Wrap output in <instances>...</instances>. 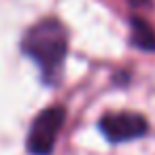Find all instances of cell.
Segmentation results:
<instances>
[{
    "mask_svg": "<svg viewBox=\"0 0 155 155\" xmlns=\"http://www.w3.org/2000/svg\"><path fill=\"white\" fill-rule=\"evenodd\" d=\"M100 132L110 142H127V140L140 138L147 132V119L130 110L108 113L100 119Z\"/></svg>",
    "mask_w": 155,
    "mask_h": 155,
    "instance_id": "obj_3",
    "label": "cell"
},
{
    "mask_svg": "<svg viewBox=\"0 0 155 155\" xmlns=\"http://www.w3.org/2000/svg\"><path fill=\"white\" fill-rule=\"evenodd\" d=\"M64 117L66 113L62 106H51V108H45L32 121V127L28 130V140H26V147L32 155H49L53 151L58 134L64 125Z\"/></svg>",
    "mask_w": 155,
    "mask_h": 155,
    "instance_id": "obj_2",
    "label": "cell"
},
{
    "mask_svg": "<svg viewBox=\"0 0 155 155\" xmlns=\"http://www.w3.org/2000/svg\"><path fill=\"white\" fill-rule=\"evenodd\" d=\"M21 49L32 62H36L45 77H53L64 64L68 51V32L58 19L45 17L30 26V30L24 34Z\"/></svg>",
    "mask_w": 155,
    "mask_h": 155,
    "instance_id": "obj_1",
    "label": "cell"
},
{
    "mask_svg": "<svg viewBox=\"0 0 155 155\" xmlns=\"http://www.w3.org/2000/svg\"><path fill=\"white\" fill-rule=\"evenodd\" d=\"M132 41L144 51H155V30L140 17L132 19Z\"/></svg>",
    "mask_w": 155,
    "mask_h": 155,
    "instance_id": "obj_4",
    "label": "cell"
},
{
    "mask_svg": "<svg viewBox=\"0 0 155 155\" xmlns=\"http://www.w3.org/2000/svg\"><path fill=\"white\" fill-rule=\"evenodd\" d=\"M130 2L136 7H151V0H130Z\"/></svg>",
    "mask_w": 155,
    "mask_h": 155,
    "instance_id": "obj_5",
    "label": "cell"
}]
</instances>
